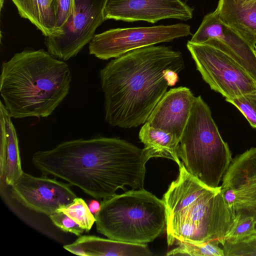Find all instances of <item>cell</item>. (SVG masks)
Instances as JSON below:
<instances>
[{"mask_svg": "<svg viewBox=\"0 0 256 256\" xmlns=\"http://www.w3.org/2000/svg\"><path fill=\"white\" fill-rule=\"evenodd\" d=\"M143 148L112 138L77 139L36 152L32 161L44 176L52 175L78 187L95 198H107L125 186L144 188Z\"/></svg>", "mask_w": 256, "mask_h": 256, "instance_id": "6da1fadb", "label": "cell"}, {"mask_svg": "<svg viewBox=\"0 0 256 256\" xmlns=\"http://www.w3.org/2000/svg\"><path fill=\"white\" fill-rule=\"evenodd\" d=\"M184 68L182 52L164 46L138 48L111 60L99 73L106 122L124 128L146 123Z\"/></svg>", "mask_w": 256, "mask_h": 256, "instance_id": "7a4b0ae2", "label": "cell"}, {"mask_svg": "<svg viewBox=\"0 0 256 256\" xmlns=\"http://www.w3.org/2000/svg\"><path fill=\"white\" fill-rule=\"evenodd\" d=\"M68 65L43 50L15 54L2 66L0 93L12 118H46L69 92Z\"/></svg>", "mask_w": 256, "mask_h": 256, "instance_id": "3957f363", "label": "cell"}, {"mask_svg": "<svg viewBox=\"0 0 256 256\" xmlns=\"http://www.w3.org/2000/svg\"><path fill=\"white\" fill-rule=\"evenodd\" d=\"M179 174L163 196L168 246L180 242L222 244L235 220L221 187L211 188L190 174L181 162Z\"/></svg>", "mask_w": 256, "mask_h": 256, "instance_id": "277c9868", "label": "cell"}, {"mask_svg": "<svg viewBox=\"0 0 256 256\" xmlns=\"http://www.w3.org/2000/svg\"><path fill=\"white\" fill-rule=\"evenodd\" d=\"M94 216L98 232L128 243L146 244L166 229L163 200L144 188L103 199Z\"/></svg>", "mask_w": 256, "mask_h": 256, "instance_id": "5b68a950", "label": "cell"}, {"mask_svg": "<svg viewBox=\"0 0 256 256\" xmlns=\"http://www.w3.org/2000/svg\"><path fill=\"white\" fill-rule=\"evenodd\" d=\"M178 156L187 171L200 182L213 189L221 187L232 152L200 96L195 98L182 133Z\"/></svg>", "mask_w": 256, "mask_h": 256, "instance_id": "8992f818", "label": "cell"}, {"mask_svg": "<svg viewBox=\"0 0 256 256\" xmlns=\"http://www.w3.org/2000/svg\"><path fill=\"white\" fill-rule=\"evenodd\" d=\"M186 46L203 80L226 99L256 92V81L224 52L206 42Z\"/></svg>", "mask_w": 256, "mask_h": 256, "instance_id": "52a82bcc", "label": "cell"}, {"mask_svg": "<svg viewBox=\"0 0 256 256\" xmlns=\"http://www.w3.org/2000/svg\"><path fill=\"white\" fill-rule=\"evenodd\" d=\"M190 34V26L182 23L112 28L94 36L89 44V52L99 59L107 60L138 48Z\"/></svg>", "mask_w": 256, "mask_h": 256, "instance_id": "ba28073f", "label": "cell"}, {"mask_svg": "<svg viewBox=\"0 0 256 256\" xmlns=\"http://www.w3.org/2000/svg\"><path fill=\"white\" fill-rule=\"evenodd\" d=\"M106 0H75L74 14L57 36L46 37L48 52L66 61L76 56L90 43L98 28L104 21L103 10Z\"/></svg>", "mask_w": 256, "mask_h": 256, "instance_id": "9c48e42d", "label": "cell"}, {"mask_svg": "<svg viewBox=\"0 0 256 256\" xmlns=\"http://www.w3.org/2000/svg\"><path fill=\"white\" fill-rule=\"evenodd\" d=\"M71 185L23 172L11 186V196L26 208L48 216L77 198Z\"/></svg>", "mask_w": 256, "mask_h": 256, "instance_id": "30bf717a", "label": "cell"}, {"mask_svg": "<svg viewBox=\"0 0 256 256\" xmlns=\"http://www.w3.org/2000/svg\"><path fill=\"white\" fill-rule=\"evenodd\" d=\"M190 41L195 44L206 42L224 52L256 81V52L254 48L224 22L216 10L204 16Z\"/></svg>", "mask_w": 256, "mask_h": 256, "instance_id": "8fae6325", "label": "cell"}, {"mask_svg": "<svg viewBox=\"0 0 256 256\" xmlns=\"http://www.w3.org/2000/svg\"><path fill=\"white\" fill-rule=\"evenodd\" d=\"M194 10L182 0H106L103 15L104 20L154 24L168 18L188 20Z\"/></svg>", "mask_w": 256, "mask_h": 256, "instance_id": "7c38bea8", "label": "cell"}, {"mask_svg": "<svg viewBox=\"0 0 256 256\" xmlns=\"http://www.w3.org/2000/svg\"><path fill=\"white\" fill-rule=\"evenodd\" d=\"M221 186L232 189L236 200L231 210L234 217H252L256 230V146L232 158Z\"/></svg>", "mask_w": 256, "mask_h": 256, "instance_id": "4fadbf2b", "label": "cell"}, {"mask_svg": "<svg viewBox=\"0 0 256 256\" xmlns=\"http://www.w3.org/2000/svg\"><path fill=\"white\" fill-rule=\"evenodd\" d=\"M195 98L186 87L171 88L158 102L146 122L180 141Z\"/></svg>", "mask_w": 256, "mask_h": 256, "instance_id": "5bb4252c", "label": "cell"}, {"mask_svg": "<svg viewBox=\"0 0 256 256\" xmlns=\"http://www.w3.org/2000/svg\"><path fill=\"white\" fill-rule=\"evenodd\" d=\"M12 116L2 101L0 102V178L12 186L21 176L18 140Z\"/></svg>", "mask_w": 256, "mask_h": 256, "instance_id": "9a60e30c", "label": "cell"}, {"mask_svg": "<svg viewBox=\"0 0 256 256\" xmlns=\"http://www.w3.org/2000/svg\"><path fill=\"white\" fill-rule=\"evenodd\" d=\"M64 248L79 256H150L154 254L146 244H136L106 239L94 236H81Z\"/></svg>", "mask_w": 256, "mask_h": 256, "instance_id": "2e32d148", "label": "cell"}, {"mask_svg": "<svg viewBox=\"0 0 256 256\" xmlns=\"http://www.w3.org/2000/svg\"><path fill=\"white\" fill-rule=\"evenodd\" d=\"M216 10L224 22L256 47V0H219Z\"/></svg>", "mask_w": 256, "mask_h": 256, "instance_id": "e0dca14e", "label": "cell"}, {"mask_svg": "<svg viewBox=\"0 0 256 256\" xmlns=\"http://www.w3.org/2000/svg\"><path fill=\"white\" fill-rule=\"evenodd\" d=\"M21 17L28 19L45 37L56 36V0H12Z\"/></svg>", "mask_w": 256, "mask_h": 256, "instance_id": "ac0fdd59", "label": "cell"}, {"mask_svg": "<svg viewBox=\"0 0 256 256\" xmlns=\"http://www.w3.org/2000/svg\"><path fill=\"white\" fill-rule=\"evenodd\" d=\"M139 138L144 144L143 150L148 160L163 158L174 160L178 166L180 164V140L171 134L155 128L146 122L140 130Z\"/></svg>", "mask_w": 256, "mask_h": 256, "instance_id": "d6986e66", "label": "cell"}, {"mask_svg": "<svg viewBox=\"0 0 256 256\" xmlns=\"http://www.w3.org/2000/svg\"><path fill=\"white\" fill-rule=\"evenodd\" d=\"M217 240H212L201 244L180 242L174 248L168 251L166 256H224L223 248L219 246Z\"/></svg>", "mask_w": 256, "mask_h": 256, "instance_id": "ffe728a7", "label": "cell"}, {"mask_svg": "<svg viewBox=\"0 0 256 256\" xmlns=\"http://www.w3.org/2000/svg\"><path fill=\"white\" fill-rule=\"evenodd\" d=\"M58 210L63 212L72 218L86 232L90 231L96 222L94 216L90 211L86 202L81 198L77 197L71 204Z\"/></svg>", "mask_w": 256, "mask_h": 256, "instance_id": "44dd1931", "label": "cell"}, {"mask_svg": "<svg viewBox=\"0 0 256 256\" xmlns=\"http://www.w3.org/2000/svg\"><path fill=\"white\" fill-rule=\"evenodd\" d=\"M254 236H256V230L252 218H236L234 224L226 236L224 242H238Z\"/></svg>", "mask_w": 256, "mask_h": 256, "instance_id": "7402d4cb", "label": "cell"}, {"mask_svg": "<svg viewBox=\"0 0 256 256\" xmlns=\"http://www.w3.org/2000/svg\"><path fill=\"white\" fill-rule=\"evenodd\" d=\"M234 106L246 118L250 126L256 128V92L239 96L226 99Z\"/></svg>", "mask_w": 256, "mask_h": 256, "instance_id": "603a6c76", "label": "cell"}, {"mask_svg": "<svg viewBox=\"0 0 256 256\" xmlns=\"http://www.w3.org/2000/svg\"><path fill=\"white\" fill-rule=\"evenodd\" d=\"M222 246L226 256H256V236L238 242H224Z\"/></svg>", "mask_w": 256, "mask_h": 256, "instance_id": "cb8c5ba5", "label": "cell"}, {"mask_svg": "<svg viewBox=\"0 0 256 256\" xmlns=\"http://www.w3.org/2000/svg\"><path fill=\"white\" fill-rule=\"evenodd\" d=\"M48 216L56 226L66 232L80 236L84 231L75 221L62 212L58 210Z\"/></svg>", "mask_w": 256, "mask_h": 256, "instance_id": "d4e9b609", "label": "cell"}, {"mask_svg": "<svg viewBox=\"0 0 256 256\" xmlns=\"http://www.w3.org/2000/svg\"><path fill=\"white\" fill-rule=\"evenodd\" d=\"M56 28L60 31V35L62 34L63 28L68 20L74 14L75 10V0H56Z\"/></svg>", "mask_w": 256, "mask_h": 256, "instance_id": "484cf974", "label": "cell"}, {"mask_svg": "<svg viewBox=\"0 0 256 256\" xmlns=\"http://www.w3.org/2000/svg\"><path fill=\"white\" fill-rule=\"evenodd\" d=\"M221 190L226 202L231 208V207L236 200V194L234 190L231 188H222V186Z\"/></svg>", "mask_w": 256, "mask_h": 256, "instance_id": "4316f807", "label": "cell"}, {"mask_svg": "<svg viewBox=\"0 0 256 256\" xmlns=\"http://www.w3.org/2000/svg\"><path fill=\"white\" fill-rule=\"evenodd\" d=\"M88 206L91 212L95 216L100 208V204L98 201L92 200L89 202Z\"/></svg>", "mask_w": 256, "mask_h": 256, "instance_id": "83f0119b", "label": "cell"}, {"mask_svg": "<svg viewBox=\"0 0 256 256\" xmlns=\"http://www.w3.org/2000/svg\"><path fill=\"white\" fill-rule=\"evenodd\" d=\"M254 50H255V51H256V47L254 48Z\"/></svg>", "mask_w": 256, "mask_h": 256, "instance_id": "f1b7e54d", "label": "cell"}]
</instances>
